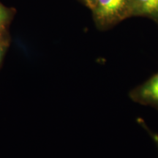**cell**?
<instances>
[{
    "label": "cell",
    "mask_w": 158,
    "mask_h": 158,
    "mask_svg": "<svg viewBox=\"0 0 158 158\" xmlns=\"http://www.w3.org/2000/svg\"><path fill=\"white\" fill-rule=\"evenodd\" d=\"M79 1L81 2L84 4L86 7H87L88 8L92 10L93 8L96 0H79Z\"/></svg>",
    "instance_id": "obj_8"
},
{
    "label": "cell",
    "mask_w": 158,
    "mask_h": 158,
    "mask_svg": "<svg viewBox=\"0 0 158 158\" xmlns=\"http://www.w3.org/2000/svg\"><path fill=\"white\" fill-rule=\"evenodd\" d=\"M13 12L0 3V29H6L11 21Z\"/></svg>",
    "instance_id": "obj_4"
},
{
    "label": "cell",
    "mask_w": 158,
    "mask_h": 158,
    "mask_svg": "<svg viewBox=\"0 0 158 158\" xmlns=\"http://www.w3.org/2000/svg\"><path fill=\"white\" fill-rule=\"evenodd\" d=\"M7 46H8V43H3V44L0 45V63L2 61L3 56L4 55H5V51L6 49H7Z\"/></svg>",
    "instance_id": "obj_7"
},
{
    "label": "cell",
    "mask_w": 158,
    "mask_h": 158,
    "mask_svg": "<svg viewBox=\"0 0 158 158\" xmlns=\"http://www.w3.org/2000/svg\"><path fill=\"white\" fill-rule=\"evenodd\" d=\"M138 124H139L141 126V127H143V129H145L146 130H147V133H149L150 135H151V137L152 138L154 141H155L156 146H157V150H158V134L155 133V132H153L152 130L149 129V127H148V126L147 125V124L145 123V122H144L143 120V118H138Z\"/></svg>",
    "instance_id": "obj_5"
},
{
    "label": "cell",
    "mask_w": 158,
    "mask_h": 158,
    "mask_svg": "<svg viewBox=\"0 0 158 158\" xmlns=\"http://www.w3.org/2000/svg\"><path fill=\"white\" fill-rule=\"evenodd\" d=\"M142 16L158 23V0H133L131 17Z\"/></svg>",
    "instance_id": "obj_3"
},
{
    "label": "cell",
    "mask_w": 158,
    "mask_h": 158,
    "mask_svg": "<svg viewBox=\"0 0 158 158\" xmlns=\"http://www.w3.org/2000/svg\"><path fill=\"white\" fill-rule=\"evenodd\" d=\"M133 102L158 110V72L129 92Z\"/></svg>",
    "instance_id": "obj_2"
},
{
    "label": "cell",
    "mask_w": 158,
    "mask_h": 158,
    "mask_svg": "<svg viewBox=\"0 0 158 158\" xmlns=\"http://www.w3.org/2000/svg\"><path fill=\"white\" fill-rule=\"evenodd\" d=\"M6 43H8L7 31H6V29H2L0 30V45Z\"/></svg>",
    "instance_id": "obj_6"
},
{
    "label": "cell",
    "mask_w": 158,
    "mask_h": 158,
    "mask_svg": "<svg viewBox=\"0 0 158 158\" xmlns=\"http://www.w3.org/2000/svg\"><path fill=\"white\" fill-rule=\"evenodd\" d=\"M133 0H96L91 10L99 30L110 29L128 18H131Z\"/></svg>",
    "instance_id": "obj_1"
}]
</instances>
